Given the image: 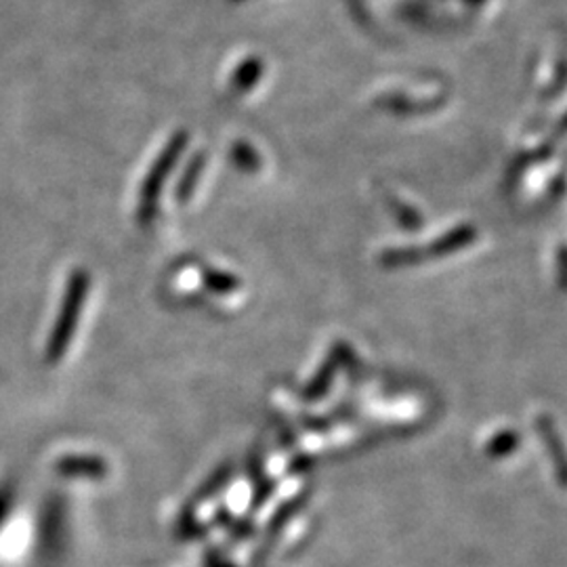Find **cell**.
<instances>
[{
  "label": "cell",
  "instance_id": "6da1fadb",
  "mask_svg": "<svg viewBox=\"0 0 567 567\" xmlns=\"http://www.w3.org/2000/svg\"><path fill=\"white\" fill-rule=\"evenodd\" d=\"M473 236H475L473 227H461V229H456L452 234H446L442 240H437L435 246H433V255L454 252V250H458V248H463V246L471 243Z\"/></svg>",
  "mask_w": 567,
  "mask_h": 567
}]
</instances>
